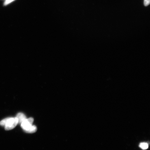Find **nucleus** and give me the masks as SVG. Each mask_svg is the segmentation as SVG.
Masks as SVG:
<instances>
[{"instance_id": "1", "label": "nucleus", "mask_w": 150, "mask_h": 150, "mask_svg": "<svg viewBox=\"0 0 150 150\" xmlns=\"http://www.w3.org/2000/svg\"><path fill=\"white\" fill-rule=\"evenodd\" d=\"M18 123V119L16 117L6 118L0 122V125L4 126L6 130H9L14 129Z\"/></svg>"}, {"instance_id": "2", "label": "nucleus", "mask_w": 150, "mask_h": 150, "mask_svg": "<svg viewBox=\"0 0 150 150\" xmlns=\"http://www.w3.org/2000/svg\"><path fill=\"white\" fill-rule=\"evenodd\" d=\"M33 121L34 119L32 117L26 119L21 124L22 129L26 132L32 126Z\"/></svg>"}, {"instance_id": "3", "label": "nucleus", "mask_w": 150, "mask_h": 150, "mask_svg": "<svg viewBox=\"0 0 150 150\" xmlns=\"http://www.w3.org/2000/svg\"><path fill=\"white\" fill-rule=\"evenodd\" d=\"M16 117L18 119V124H21L23 122L27 119L25 115L22 112H19L16 115Z\"/></svg>"}, {"instance_id": "4", "label": "nucleus", "mask_w": 150, "mask_h": 150, "mask_svg": "<svg viewBox=\"0 0 150 150\" xmlns=\"http://www.w3.org/2000/svg\"><path fill=\"white\" fill-rule=\"evenodd\" d=\"M37 127L35 125H32L29 130L26 131V132L28 133H33L36 132Z\"/></svg>"}, {"instance_id": "5", "label": "nucleus", "mask_w": 150, "mask_h": 150, "mask_svg": "<svg viewBox=\"0 0 150 150\" xmlns=\"http://www.w3.org/2000/svg\"><path fill=\"white\" fill-rule=\"evenodd\" d=\"M139 147L142 149L145 150L148 149L149 145L146 142H142L140 144Z\"/></svg>"}, {"instance_id": "6", "label": "nucleus", "mask_w": 150, "mask_h": 150, "mask_svg": "<svg viewBox=\"0 0 150 150\" xmlns=\"http://www.w3.org/2000/svg\"><path fill=\"white\" fill-rule=\"evenodd\" d=\"M150 0H144V5L146 6H148L149 4Z\"/></svg>"}, {"instance_id": "7", "label": "nucleus", "mask_w": 150, "mask_h": 150, "mask_svg": "<svg viewBox=\"0 0 150 150\" xmlns=\"http://www.w3.org/2000/svg\"><path fill=\"white\" fill-rule=\"evenodd\" d=\"M14 1V0H6L4 3V4L5 5H8Z\"/></svg>"}]
</instances>
